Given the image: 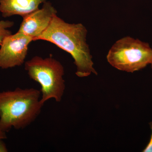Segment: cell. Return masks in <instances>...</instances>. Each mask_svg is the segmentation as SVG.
<instances>
[{
    "mask_svg": "<svg viewBox=\"0 0 152 152\" xmlns=\"http://www.w3.org/2000/svg\"><path fill=\"white\" fill-rule=\"evenodd\" d=\"M40 91L17 88L0 92V128L6 132L12 128L23 129L34 122L43 104Z\"/></svg>",
    "mask_w": 152,
    "mask_h": 152,
    "instance_id": "2",
    "label": "cell"
},
{
    "mask_svg": "<svg viewBox=\"0 0 152 152\" xmlns=\"http://www.w3.org/2000/svg\"><path fill=\"white\" fill-rule=\"evenodd\" d=\"M87 33L86 28L82 24L66 23L56 15L48 28L36 41L50 42L69 53L76 66V75L86 77L92 74L98 75L87 43Z\"/></svg>",
    "mask_w": 152,
    "mask_h": 152,
    "instance_id": "1",
    "label": "cell"
},
{
    "mask_svg": "<svg viewBox=\"0 0 152 152\" xmlns=\"http://www.w3.org/2000/svg\"><path fill=\"white\" fill-rule=\"evenodd\" d=\"M14 25V23L12 21H0V45L2 43L4 39L12 34V32L8 29Z\"/></svg>",
    "mask_w": 152,
    "mask_h": 152,
    "instance_id": "8",
    "label": "cell"
},
{
    "mask_svg": "<svg viewBox=\"0 0 152 152\" xmlns=\"http://www.w3.org/2000/svg\"><path fill=\"white\" fill-rule=\"evenodd\" d=\"M152 48L139 39L126 37L116 41L109 50L108 62L117 69L134 73L150 64Z\"/></svg>",
    "mask_w": 152,
    "mask_h": 152,
    "instance_id": "4",
    "label": "cell"
},
{
    "mask_svg": "<svg viewBox=\"0 0 152 152\" xmlns=\"http://www.w3.org/2000/svg\"><path fill=\"white\" fill-rule=\"evenodd\" d=\"M42 8L34 11L23 18L18 31L33 38L34 41L47 29L57 11L51 3L46 1Z\"/></svg>",
    "mask_w": 152,
    "mask_h": 152,
    "instance_id": "6",
    "label": "cell"
},
{
    "mask_svg": "<svg viewBox=\"0 0 152 152\" xmlns=\"http://www.w3.org/2000/svg\"><path fill=\"white\" fill-rule=\"evenodd\" d=\"M150 125L152 132L151 138L146 146L142 151V152H152V123H150Z\"/></svg>",
    "mask_w": 152,
    "mask_h": 152,
    "instance_id": "9",
    "label": "cell"
},
{
    "mask_svg": "<svg viewBox=\"0 0 152 152\" xmlns=\"http://www.w3.org/2000/svg\"><path fill=\"white\" fill-rule=\"evenodd\" d=\"M3 140L0 141V152H7V147L6 146L5 144L3 142Z\"/></svg>",
    "mask_w": 152,
    "mask_h": 152,
    "instance_id": "10",
    "label": "cell"
},
{
    "mask_svg": "<svg viewBox=\"0 0 152 152\" xmlns=\"http://www.w3.org/2000/svg\"><path fill=\"white\" fill-rule=\"evenodd\" d=\"M47 0H0V12L4 18L20 15L23 18L39 9Z\"/></svg>",
    "mask_w": 152,
    "mask_h": 152,
    "instance_id": "7",
    "label": "cell"
},
{
    "mask_svg": "<svg viewBox=\"0 0 152 152\" xmlns=\"http://www.w3.org/2000/svg\"><path fill=\"white\" fill-rule=\"evenodd\" d=\"M6 133L7 132L2 130L0 128V141L7 138Z\"/></svg>",
    "mask_w": 152,
    "mask_h": 152,
    "instance_id": "11",
    "label": "cell"
},
{
    "mask_svg": "<svg viewBox=\"0 0 152 152\" xmlns=\"http://www.w3.org/2000/svg\"><path fill=\"white\" fill-rule=\"evenodd\" d=\"M25 69L30 78L40 85L42 103L51 99L61 102L66 86L64 69L59 61L52 57L36 56L25 63Z\"/></svg>",
    "mask_w": 152,
    "mask_h": 152,
    "instance_id": "3",
    "label": "cell"
},
{
    "mask_svg": "<svg viewBox=\"0 0 152 152\" xmlns=\"http://www.w3.org/2000/svg\"><path fill=\"white\" fill-rule=\"evenodd\" d=\"M151 64V68H152V59L151 62V64Z\"/></svg>",
    "mask_w": 152,
    "mask_h": 152,
    "instance_id": "12",
    "label": "cell"
},
{
    "mask_svg": "<svg viewBox=\"0 0 152 152\" xmlns=\"http://www.w3.org/2000/svg\"><path fill=\"white\" fill-rule=\"evenodd\" d=\"M32 41H34L32 37L18 32L6 37L1 45L0 68L8 69L22 66Z\"/></svg>",
    "mask_w": 152,
    "mask_h": 152,
    "instance_id": "5",
    "label": "cell"
}]
</instances>
